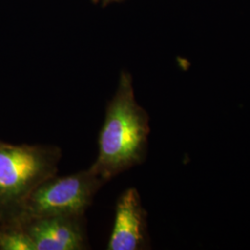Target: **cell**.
Masks as SVG:
<instances>
[{"label": "cell", "instance_id": "cell-2", "mask_svg": "<svg viewBox=\"0 0 250 250\" xmlns=\"http://www.w3.org/2000/svg\"><path fill=\"white\" fill-rule=\"evenodd\" d=\"M62 157V149L56 146L0 141V224L16 214L39 185L57 175Z\"/></svg>", "mask_w": 250, "mask_h": 250}, {"label": "cell", "instance_id": "cell-1", "mask_svg": "<svg viewBox=\"0 0 250 250\" xmlns=\"http://www.w3.org/2000/svg\"><path fill=\"white\" fill-rule=\"evenodd\" d=\"M149 116L134 96L132 74L122 71L99 133V155L89 170L106 183L142 164L147 153Z\"/></svg>", "mask_w": 250, "mask_h": 250}, {"label": "cell", "instance_id": "cell-5", "mask_svg": "<svg viewBox=\"0 0 250 250\" xmlns=\"http://www.w3.org/2000/svg\"><path fill=\"white\" fill-rule=\"evenodd\" d=\"M107 250H141L149 247L147 213L136 188L126 189L117 200Z\"/></svg>", "mask_w": 250, "mask_h": 250}, {"label": "cell", "instance_id": "cell-7", "mask_svg": "<svg viewBox=\"0 0 250 250\" xmlns=\"http://www.w3.org/2000/svg\"><path fill=\"white\" fill-rule=\"evenodd\" d=\"M91 1L95 5H97V4H99V3L101 2L102 8H105V7H107L111 3H123V2H125V0H91Z\"/></svg>", "mask_w": 250, "mask_h": 250}, {"label": "cell", "instance_id": "cell-3", "mask_svg": "<svg viewBox=\"0 0 250 250\" xmlns=\"http://www.w3.org/2000/svg\"><path fill=\"white\" fill-rule=\"evenodd\" d=\"M105 184L89 168L64 177L55 175L39 185L6 223L22 224L50 216H83Z\"/></svg>", "mask_w": 250, "mask_h": 250}, {"label": "cell", "instance_id": "cell-6", "mask_svg": "<svg viewBox=\"0 0 250 250\" xmlns=\"http://www.w3.org/2000/svg\"><path fill=\"white\" fill-rule=\"evenodd\" d=\"M0 250H36V245L21 224H0Z\"/></svg>", "mask_w": 250, "mask_h": 250}, {"label": "cell", "instance_id": "cell-4", "mask_svg": "<svg viewBox=\"0 0 250 250\" xmlns=\"http://www.w3.org/2000/svg\"><path fill=\"white\" fill-rule=\"evenodd\" d=\"M19 224L30 235L36 250L88 249L84 215L43 217Z\"/></svg>", "mask_w": 250, "mask_h": 250}]
</instances>
